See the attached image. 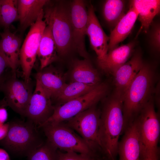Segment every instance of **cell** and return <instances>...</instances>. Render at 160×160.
<instances>
[{
    "label": "cell",
    "mask_w": 160,
    "mask_h": 160,
    "mask_svg": "<svg viewBox=\"0 0 160 160\" xmlns=\"http://www.w3.org/2000/svg\"><path fill=\"white\" fill-rule=\"evenodd\" d=\"M123 100L114 92L100 111L99 139L105 160H116L120 136L124 131Z\"/></svg>",
    "instance_id": "6da1fadb"
},
{
    "label": "cell",
    "mask_w": 160,
    "mask_h": 160,
    "mask_svg": "<svg viewBox=\"0 0 160 160\" xmlns=\"http://www.w3.org/2000/svg\"><path fill=\"white\" fill-rule=\"evenodd\" d=\"M156 70L153 66L144 62L127 89L123 98L124 130L153 97L158 77Z\"/></svg>",
    "instance_id": "7a4b0ae2"
},
{
    "label": "cell",
    "mask_w": 160,
    "mask_h": 160,
    "mask_svg": "<svg viewBox=\"0 0 160 160\" xmlns=\"http://www.w3.org/2000/svg\"><path fill=\"white\" fill-rule=\"evenodd\" d=\"M43 12V18L46 25L51 27L58 55H67L73 49L70 4L48 0Z\"/></svg>",
    "instance_id": "3957f363"
},
{
    "label": "cell",
    "mask_w": 160,
    "mask_h": 160,
    "mask_svg": "<svg viewBox=\"0 0 160 160\" xmlns=\"http://www.w3.org/2000/svg\"><path fill=\"white\" fill-rule=\"evenodd\" d=\"M135 120L140 145V160L149 158L159 160L160 124L153 97L145 105Z\"/></svg>",
    "instance_id": "277c9868"
},
{
    "label": "cell",
    "mask_w": 160,
    "mask_h": 160,
    "mask_svg": "<svg viewBox=\"0 0 160 160\" xmlns=\"http://www.w3.org/2000/svg\"><path fill=\"white\" fill-rule=\"evenodd\" d=\"M9 123L7 135L0 144L10 152L28 156L44 143L36 126L31 121L17 120Z\"/></svg>",
    "instance_id": "5b68a950"
},
{
    "label": "cell",
    "mask_w": 160,
    "mask_h": 160,
    "mask_svg": "<svg viewBox=\"0 0 160 160\" xmlns=\"http://www.w3.org/2000/svg\"><path fill=\"white\" fill-rule=\"evenodd\" d=\"M100 114L95 105L63 122L80 135L95 155L103 158L98 136Z\"/></svg>",
    "instance_id": "8992f818"
},
{
    "label": "cell",
    "mask_w": 160,
    "mask_h": 160,
    "mask_svg": "<svg viewBox=\"0 0 160 160\" xmlns=\"http://www.w3.org/2000/svg\"><path fill=\"white\" fill-rule=\"evenodd\" d=\"M109 89L107 84L100 83L87 93L61 105L54 106L53 114L41 126L46 124L61 122L71 119L96 105L107 95Z\"/></svg>",
    "instance_id": "52a82bcc"
},
{
    "label": "cell",
    "mask_w": 160,
    "mask_h": 160,
    "mask_svg": "<svg viewBox=\"0 0 160 160\" xmlns=\"http://www.w3.org/2000/svg\"><path fill=\"white\" fill-rule=\"evenodd\" d=\"M47 140L59 150L73 152L100 158L90 149L83 139L64 122L45 124L41 127Z\"/></svg>",
    "instance_id": "ba28073f"
},
{
    "label": "cell",
    "mask_w": 160,
    "mask_h": 160,
    "mask_svg": "<svg viewBox=\"0 0 160 160\" xmlns=\"http://www.w3.org/2000/svg\"><path fill=\"white\" fill-rule=\"evenodd\" d=\"M44 12L35 23L30 26L20 48V61L24 81L30 82V76L37 56L40 42L47 25L43 20Z\"/></svg>",
    "instance_id": "9c48e42d"
},
{
    "label": "cell",
    "mask_w": 160,
    "mask_h": 160,
    "mask_svg": "<svg viewBox=\"0 0 160 160\" xmlns=\"http://www.w3.org/2000/svg\"><path fill=\"white\" fill-rule=\"evenodd\" d=\"M70 5L73 49L84 59H89L85 45L88 18L86 4L83 0H75Z\"/></svg>",
    "instance_id": "30bf717a"
},
{
    "label": "cell",
    "mask_w": 160,
    "mask_h": 160,
    "mask_svg": "<svg viewBox=\"0 0 160 160\" xmlns=\"http://www.w3.org/2000/svg\"><path fill=\"white\" fill-rule=\"evenodd\" d=\"M2 89L7 106L20 115L25 116L33 94L30 82L18 80L13 75L3 85Z\"/></svg>",
    "instance_id": "8fae6325"
},
{
    "label": "cell",
    "mask_w": 160,
    "mask_h": 160,
    "mask_svg": "<svg viewBox=\"0 0 160 160\" xmlns=\"http://www.w3.org/2000/svg\"><path fill=\"white\" fill-rule=\"evenodd\" d=\"M51 99L50 95L36 81L35 89L27 108L25 116L36 126L41 127L53 113L54 106Z\"/></svg>",
    "instance_id": "7c38bea8"
},
{
    "label": "cell",
    "mask_w": 160,
    "mask_h": 160,
    "mask_svg": "<svg viewBox=\"0 0 160 160\" xmlns=\"http://www.w3.org/2000/svg\"><path fill=\"white\" fill-rule=\"evenodd\" d=\"M144 63L141 53L137 52L131 59L116 69L112 74L115 86L114 92L123 99L129 85L141 68Z\"/></svg>",
    "instance_id": "4fadbf2b"
},
{
    "label": "cell",
    "mask_w": 160,
    "mask_h": 160,
    "mask_svg": "<svg viewBox=\"0 0 160 160\" xmlns=\"http://www.w3.org/2000/svg\"><path fill=\"white\" fill-rule=\"evenodd\" d=\"M87 35L89 38L92 48L97 55V60H100L104 59L108 53L109 36L103 29L91 3L87 7Z\"/></svg>",
    "instance_id": "5bb4252c"
},
{
    "label": "cell",
    "mask_w": 160,
    "mask_h": 160,
    "mask_svg": "<svg viewBox=\"0 0 160 160\" xmlns=\"http://www.w3.org/2000/svg\"><path fill=\"white\" fill-rule=\"evenodd\" d=\"M119 143V160H140V145L136 122L134 121L124 130Z\"/></svg>",
    "instance_id": "9a60e30c"
},
{
    "label": "cell",
    "mask_w": 160,
    "mask_h": 160,
    "mask_svg": "<svg viewBox=\"0 0 160 160\" xmlns=\"http://www.w3.org/2000/svg\"><path fill=\"white\" fill-rule=\"evenodd\" d=\"M135 45L134 42H130L109 51L104 59L97 60L98 66L105 73L112 74L127 61L133 52Z\"/></svg>",
    "instance_id": "2e32d148"
},
{
    "label": "cell",
    "mask_w": 160,
    "mask_h": 160,
    "mask_svg": "<svg viewBox=\"0 0 160 160\" xmlns=\"http://www.w3.org/2000/svg\"><path fill=\"white\" fill-rule=\"evenodd\" d=\"M138 16L137 10L130 2L129 9L111 31L108 43V51L118 46L119 43L127 37L132 31Z\"/></svg>",
    "instance_id": "e0dca14e"
},
{
    "label": "cell",
    "mask_w": 160,
    "mask_h": 160,
    "mask_svg": "<svg viewBox=\"0 0 160 160\" xmlns=\"http://www.w3.org/2000/svg\"><path fill=\"white\" fill-rule=\"evenodd\" d=\"M0 47L11 69L13 75L15 76L16 69L20 64V53L21 40L17 35L5 29L0 33Z\"/></svg>",
    "instance_id": "ac0fdd59"
},
{
    "label": "cell",
    "mask_w": 160,
    "mask_h": 160,
    "mask_svg": "<svg viewBox=\"0 0 160 160\" xmlns=\"http://www.w3.org/2000/svg\"><path fill=\"white\" fill-rule=\"evenodd\" d=\"M47 0H17L20 30L23 31L34 23L43 11Z\"/></svg>",
    "instance_id": "d6986e66"
},
{
    "label": "cell",
    "mask_w": 160,
    "mask_h": 160,
    "mask_svg": "<svg viewBox=\"0 0 160 160\" xmlns=\"http://www.w3.org/2000/svg\"><path fill=\"white\" fill-rule=\"evenodd\" d=\"M65 75L55 68L50 66L38 72L36 79L43 87L54 98L66 84Z\"/></svg>",
    "instance_id": "ffe728a7"
},
{
    "label": "cell",
    "mask_w": 160,
    "mask_h": 160,
    "mask_svg": "<svg viewBox=\"0 0 160 160\" xmlns=\"http://www.w3.org/2000/svg\"><path fill=\"white\" fill-rule=\"evenodd\" d=\"M70 77L71 82L94 85L101 83L100 74L89 59L74 60L72 65Z\"/></svg>",
    "instance_id": "44dd1931"
},
{
    "label": "cell",
    "mask_w": 160,
    "mask_h": 160,
    "mask_svg": "<svg viewBox=\"0 0 160 160\" xmlns=\"http://www.w3.org/2000/svg\"><path fill=\"white\" fill-rule=\"evenodd\" d=\"M58 56L51 27L47 25L41 39L37 53L40 63V70L57 60Z\"/></svg>",
    "instance_id": "7402d4cb"
},
{
    "label": "cell",
    "mask_w": 160,
    "mask_h": 160,
    "mask_svg": "<svg viewBox=\"0 0 160 160\" xmlns=\"http://www.w3.org/2000/svg\"><path fill=\"white\" fill-rule=\"evenodd\" d=\"M130 2L138 12L137 18L141 25L139 32L143 31L147 33L153 18L160 12V1L134 0Z\"/></svg>",
    "instance_id": "603a6c76"
},
{
    "label": "cell",
    "mask_w": 160,
    "mask_h": 160,
    "mask_svg": "<svg viewBox=\"0 0 160 160\" xmlns=\"http://www.w3.org/2000/svg\"><path fill=\"white\" fill-rule=\"evenodd\" d=\"M125 2L124 0H107L103 4V17L108 25L113 29L126 14Z\"/></svg>",
    "instance_id": "cb8c5ba5"
},
{
    "label": "cell",
    "mask_w": 160,
    "mask_h": 160,
    "mask_svg": "<svg viewBox=\"0 0 160 160\" xmlns=\"http://www.w3.org/2000/svg\"><path fill=\"white\" fill-rule=\"evenodd\" d=\"M97 85L71 82L67 84L54 99L60 103L63 104L87 93Z\"/></svg>",
    "instance_id": "d4e9b609"
},
{
    "label": "cell",
    "mask_w": 160,
    "mask_h": 160,
    "mask_svg": "<svg viewBox=\"0 0 160 160\" xmlns=\"http://www.w3.org/2000/svg\"><path fill=\"white\" fill-rule=\"evenodd\" d=\"M18 20L17 0H0V24L5 29Z\"/></svg>",
    "instance_id": "484cf974"
},
{
    "label": "cell",
    "mask_w": 160,
    "mask_h": 160,
    "mask_svg": "<svg viewBox=\"0 0 160 160\" xmlns=\"http://www.w3.org/2000/svg\"><path fill=\"white\" fill-rule=\"evenodd\" d=\"M28 157V160H59L58 150L47 140Z\"/></svg>",
    "instance_id": "4316f807"
},
{
    "label": "cell",
    "mask_w": 160,
    "mask_h": 160,
    "mask_svg": "<svg viewBox=\"0 0 160 160\" xmlns=\"http://www.w3.org/2000/svg\"><path fill=\"white\" fill-rule=\"evenodd\" d=\"M58 153L59 160H102L90 155L73 152H63L58 150Z\"/></svg>",
    "instance_id": "83f0119b"
},
{
    "label": "cell",
    "mask_w": 160,
    "mask_h": 160,
    "mask_svg": "<svg viewBox=\"0 0 160 160\" xmlns=\"http://www.w3.org/2000/svg\"><path fill=\"white\" fill-rule=\"evenodd\" d=\"M150 36V44L154 51L159 52L160 49V26L159 23L152 24Z\"/></svg>",
    "instance_id": "f1b7e54d"
},
{
    "label": "cell",
    "mask_w": 160,
    "mask_h": 160,
    "mask_svg": "<svg viewBox=\"0 0 160 160\" xmlns=\"http://www.w3.org/2000/svg\"><path fill=\"white\" fill-rule=\"evenodd\" d=\"M7 67H9V64L0 47V78Z\"/></svg>",
    "instance_id": "f546056e"
},
{
    "label": "cell",
    "mask_w": 160,
    "mask_h": 160,
    "mask_svg": "<svg viewBox=\"0 0 160 160\" xmlns=\"http://www.w3.org/2000/svg\"><path fill=\"white\" fill-rule=\"evenodd\" d=\"M9 128V123L0 125V141L4 139L7 136Z\"/></svg>",
    "instance_id": "4dcf8cb0"
},
{
    "label": "cell",
    "mask_w": 160,
    "mask_h": 160,
    "mask_svg": "<svg viewBox=\"0 0 160 160\" xmlns=\"http://www.w3.org/2000/svg\"><path fill=\"white\" fill-rule=\"evenodd\" d=\"M8 118V113L5 107H0V125L5 124Z\"/></svg>",
    "instance_id": "1f68e13d"
},
{
    "label": "cell",
    "mask_w": 160,
    "mask_h": 160,
    "mask_svg": "<svg viewBox=\"0 0 160 160\" xmlns=\"http://www.w3.org/2000/svg\"><path fill=\"white\" fill-rule=\"evenodd\" d=\"M0 160H10L9 155L4 149L0 148Z\"/></svg>",
    "instance_id": "d6a6232c"
},
{
    "label": "cell",
    "mask_w": 160,
    "mask_h": 160,
    "mask_svg": "<svg viewBox=\"0 0 160 160\" xmlns=\"http://www.w3.org/2000/svg\"><path fill=\"white\" fill-rule=\"evenodd\" d=\"M7 106V103L4 98L0 100V107H5Z\"/></svg>",
    "instance_id": "836d02e7"
},
{
    "label": "cell",
    "mask_w": 160,
    "mask_h": 160,
    "mask_svg": "<svg viewBox=\"0 0 160 160\" xmlns=\"http://www.w3.org/2000/svg\"><path fill=\"white\" fill-rule=\"evenodd\" d=\"M140 160H154L153 159L149 158H144L142 159H140Z\"/></svg>",
    "instance_id": "e575fe53"
},
{
    "label": "cell",
    "mask_w": 160,
    "mask_h": 160,
    "mask_svg": "<svg viewBox=\"0 0 160 160\" xmlns=\"http://www.w3.org/2000/svg\"></svg>",
    "instance_id": "d590c367"
}]
</instances>
